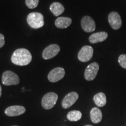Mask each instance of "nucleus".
<instances>
[{"label": "nucleus", "instance_id": "nucleus-1", "mask_svg": "<svg viewBox=\"0 0 126 126\" xmlns=\"http://www.w3.org/2000/svg\"><path fill=\"white\" fill-rule=\"evenodd\" d=\"M32 56L29 50L26 48H18L12 55L11 61L13 64L19 66L27 65L30 64Z\"/></svg>", "mask_w": 126, "mask_h": 126}, {"label": "nucleus", "instance_id": "nucleus-2", "mask_svg": "<svg viewBox=\"0 0 126 126\" xmlns=\"http://www.w3.org/2000/svg\"><path fill=\"white\" fill-rule=\"evenodd\" d=\"M27 22L31 28L33 29H39L43 27L44 17L42 14L39 12H31L28 15Z\"/></svg>", "mask_w": 126, "mask_h": 126}, {"label": "nucleus", "instance_id": "nucleus-3", "mask_svg": "<svg viewBox=\"0 0 126 126\" xmlns=\"http://www.w3.org/2000/svg\"><path fill=\"white\" fill-rule=\"evenodd\" d=\"M18 75L11 71H6L2 76V82L5 85H16L19 83Z\"/></svg>", "mask_w": 126, "mask_h": 126}, {"label": "nucleus", "instance_id": "nucleus-4", "mask_svg": "<svg viewBox=\"0 0 126 126\" xmlns=\"http://www.w3.org/2000/svg\"><path fill=\"white\" fill-rule=\"evenodd\" d=\"M58 95L54 92H48L45 94L42 100V105L46 110L51 109L57 101Z\"/></svg>", "mask_w": 126, "mask_h": 126}, {"label": "nucleus", "instance_id": "nucleus-5", "mask_svg": "<svg viewBox=\"0 0 126 126\" xmlns=\"http://www.w3.org/2000/svg\"><path fill=\"white\" fill-rule=\"evenodd\" d=\"M94 54V49L90 46H85L82 47L78 54V59L81 62H87L91 60Z\"/></svg>", "mask_w": 126, "mask_h": 126}, {"label": "nucleus", "instance_id": "nucleus-6", "mask_svg": "<svg viewBox=\"0 0 126 126\" xmlns=\"http://www.w3.org/2000/svg\"><path fill=\"white\" fill-rule=\"evenodd\" d=\"M60 47L56 44L49 45L43 50L42 53V57L45 60H49L54 57L59 53Z\"/></svg>", "mask_w": 126, "mask_h": 126}, {"label": "nucleus", "instance_id": "nucleus-7", "mask_svg": "<svg viewBox=\"0 0 126 126\" xmlns=\"http://www.w3.org/2000/svg\"><path fill=\"white\" fill-rule=\"evenodd\" d=\"M99 69V65L97 63H92L86 67L85 71L84 77L87 81H92L96 77Z\"/></svg>", "mask_w": 126, "mask_h": 126}, {"label": "nucleus", "instance_id": "nucleus-8", "mask_svg": "<svg viewBox=\"0 0 126 126\" xmlns=\"http://www.w3.org/2000/svg\"><path fill=\"white\" fill-rule=\"evenodd\" d=\"M65 74V70L63 68H55L48 74V79L51 82H56L64 78Z\"/></svg>", "mask_w": 126, "mask_h": 126}, {"label": "nucleus", "instance_id": "nucleus-9", "mask_svg": "<svg viewBox=\"0 0 126 126\" xmlns=\"http://www.w3.org/2000/svg\"><path fill=\"white\" fill-rule=\"evenodd\" d=\"M109 23L111 28L114 30H118L122 25L120 15L116 12H111L108 16Z\"/></svg>", "mask_w": 126, "mask_h": 126}, {"label": "nucleus", "instance_id": "nucleus-10", "mask_svg": "<svg viewBox=\"0 0 126 126\" xmlns=\"http://www.w3.org/2000/svg\"><path fill=\"white\" fill-rule=\"evenodd\" d=\"M81 26L83 31L90 33L95 30L96 24L91 17L89 16H85L81 19Z\"/></svg>", "mask_w": 126, "mask_h": 126}, {"label": "nucleus", "instance_id": "nucleus-11", "mask_svg": "<svg viewBox=\"0 0 126 126\" xmlns=\"http://www.w3.org/2000/svg\"><path fill=\"white\" fill-rule=\"evenodd\" d=\"M79 95L77 92H71L68 94L63 99L62 106L64 109H68L74 104L78 99Z\"/></svg>", "mask_w": 126, "mask_h": 126}, {"label": "nucleus", "instance_id": "nucleus-12", "mask_svg": "<svg viewBox=\"0 0 126 126\" xmlns=\"http://www.w3.org/2000/svg\"><path fill=\"white\" fill-rule=\"evenodd\" d=\"M26 111V109L22 106L14 105L9 106L5 110V114L9 117H14L21 115Z\"/></svg>", "mask_w": 126, "mask_h": 126}, {"label": "nucleus", "instance_id": "nucleus-13", "mask_svg": "<svg viewBox=\"0 0 126 126\" xmlns=\"http://www.w3.org/2000/svg\"><path fill=\"white\" fill-rule=\"evenodd\" d=\"M108 34L106 32H100L91 34L89 37V41L92 44L97 43L105 41L108 38Z\"/></svg>", "mask_w": 126, "mask_h": 126}, {"label": "nucleus", "instance_id": "nucleus-14", "mask_svg": "<svg viewBox=\"0 0 126 126\" xmlns=\"http://www.w3.org/2000/svg\"><path fill=\"white\" fill-rule=\"evenodd\" d=\"M72 23V19L68 17H59L55 21V25L59 29H65L70 26Z\"/></svg>", "mask_w": 126, "mask_h": 126}, {"label": "nucleus", "instance_id": "nucleus-15", "mask_svg": "<svg viewBox=\"0 0 126 126\" xmlns=\"http://www.w3.org/2000/svg\"><path fill=\"white\" fill-rule=\"evenodd\" d=\"M91 121L94 123H99L101 122L102 119V113L101 110L97 108L92 109L90 112Z\"/></svg>", "mask_w": 126, "mask_h": 126}, {"label": "nucleus", "instance_id": "nucleus-16", "mask_svg": "<svg viewBox=\"0 0 126 126\" xmlns=\"http://www.w3.org/2000/svg\"><path fill=\"white\" fill-rule=\"evenodd\" d=\"M50 9L52 13L54 14V15L56 16H59L65 11L64 6L61 3L57 2L52 3L50 7Z\"/></svg>", "mask_w": 126, "mask_h": 126}, {"label": "nucleus", "instance_id": "nucleus-17", "mask_svg": "<svg viewBox=\"0 0 126 126\" xmlns=\"http://www.w3.org/2000/svg\"><path fill=\"white\" fill-rule=\"evenodd\" d=\"M94 100L97 106L103 107L106 104V96L104 93H98L94 96Z\"/></svg>", "mask_w": 126, "mask_h": 126}, {"label": "nucleus", "instance_id": "nucleus-18", "mask_svg": "<svg viewBox=\"0 0 126 126\" xmlns=\"http://www.w3.org/2000/svg\"><path fill=\"white\" fill-rule=\"evenodd\" d=\"M67 119L71 122H77L82 117V113L79 110H72L67 114Z\"/></svg>", "mask_w": 126, "mask_h": 126}, {"label": "nucleus", "instance_id": "nucleus-19", "mask_svg": "<svg viewBox=\"0 0 126 126\" xmlns=\"http://www.w3.org/2000/svg\"><path fill=\"white\" fill-rule=\"evenodd\" d=\"M39 0H26L25 4L30 9L35 8L39 4Z\"/></svg>", "mask_w": 126, "mask_h": 126}, {"label": "nucleus", "instance_id": "nucleus-20", "mask_svg": "<svg viewBox=\"0 0 126 126\" xmlns=\"http://www.w3.org/2000/svg\"><path fill=\"white\" fill-rule=\"evenodd\" d=\"M118 61L121 67L126 69V54H121L119 56Z\"/></svg>", "mask_w": 126, "mask_h": 126}, {"label": "nucleus", "instance_id": "nucleus-21", "mask_svg": "<svg viewBox=\"0 0 126 126\" xmlns=\"http://www.w3.org/2000/svg\"><path fill=\"white\" fill-rule=\"evenodd\" d=\"M5 45L4 36L2 34L0 33V48L2 47Z\"/></svg>", "mask_w": 126, "mask_h": 126}, {"label": "nucleus", "instance_id": "nucleus-22", "mask_svg": "<svg viewBox=\"0 0 126 126\" xmlns=\"http://www.w3.org/2000/svg\"><path fill=\"white\" fill-rule=\"evenodd\" d=\"M1 94H2V88H1V85H0V97L1 96Z\"/></svg>", "mask_w": 126, "mask_h": 126}, {"label": "nucleus", "instance_id": "nucleus-23", "mask_svg": "<svg viewBox=\"0 0 126 126\" xmlns=\"http://www.w3.org/2000/svg\"><path fill=\"white\" fill-rule=\"evenodd\" d=\"M85 126H91V125H86Z\"/></svg>", "mask_w": 126, "mask_h": 126}, {"label": "nucleus", "instance_id": "nucleus-24", "mask_svg": "<svg viewBox=\"0 0 126 126\" xmlns=\"http://www.w3.org/2000/svg\"></svg>", "mask_w": 126, "mask_h": 126}]
</instances>
